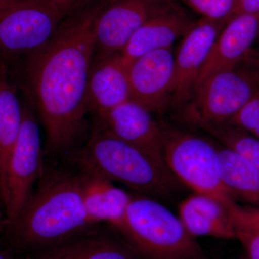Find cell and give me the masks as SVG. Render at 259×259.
<instances>
[{
	"instance_id": "obj_8",
	"label": "cell",
	"mask_w": 259,
	"mask_h": 259,
	"mask_svg": "<svg viewBox=\"0 0 259 259\" xmlns=\"http://www.w3.org/2000/svg\"><path fill=\"white\" fill-rule=\"evenodd\" d=\"M40 128L31 110L24 107L18 141L10 157L7 175L6 225L20 215L33 194L34 185L45 169Z\"/></svg>"
},
{
	"instance_id": "obj_19",
	"label": "cell",
	"mask_w": 259,
	"mask_h": 259,
	"mask_svg": "<svg viewBox=\"0 0 259 259\" xmlns=\"http://www.w3.org/2000/svg\"><path fill=\"white\" fill-rule=\"evenodd\" d=\"M23 108L14 88L0 76V198L7 200V175L23 122Z\"/></svg>"
},
{
	"instance_id": "obj_22",
	"label": "cell",
	"mask_w": 259,
	"mask_h": 259,
	"mask_svg": "<svg viewBox=\"0 0 259 259\" xmlns=\"http://www.w3.org/2000/svg\"><path fill=\"white\" fill-rule=\"evenodd\" d=\"M201 18L229 20L236 15V0H182Z\"/></svg>"
},
{
	"instance_id": "obj_5",
	"label": "cell",
	"mask_w": 259,
	"mask_h": 259,
	"mask_svg": "<svg viewBox=\"0 0 259 259\" xmlns=\"http://www.w3.org/2000/svg\"><path fill=\"white\" fill-rule=\"evenodd\" d=\"M91 1L17 0L0 12V54L9 58L30 56Z\"/></svg>"
},
{
	"instance_id": "obj_31",
	"label": "cell",
	"mask_w": 259,
	"mask_h": 259,
	"mask_svg": "<svg viewBox=\"0 0 259 259\" xmlns=\"http://www.w3.org/2000/svg\"><path fill=\"white\" fill-rule=\"evenodd\" d=\"M5 225H6V219H4V218H3V213L0 211V231L3 230V227H4Z\"/></svg>"
},
{
	"instance_id": "obj_23",
	"label": "cell",
	"mask_w": 259,
	"mask_h": 259,
	"mask_svg": "<svg viewBox=\"0 0 259 259\" xmlns=\"http://www.w3.org/2000/svg\"><path fill=\"white\" fill-rule=\"evenodd\" d=\"M228 123L259 139V90Z\"/></svg>"
},
{
	"instance_id": "obj_32",
	"label": "cell",
	"mask_w": 259,
	"mask_h": 259,
	"mask_svg": "<svg viewBox=\"0 0 259 259\" xmlns=\"http://www.w3.org/2000/svg\"><path fill=\"white\" fill-rule=\"evenodd\" d=\"M257 41H259V36H258V40H257Z\"/></svg>"
},
{
	"instance_id": "obj_24",
	"label": "cell",
	"mask_w": 259,
	"mask_h": 259,
	"mask_svg": "<svg viewBox=\"0 0 259 259\" xmlns=\"http://www.w3.org/2000/svg\"><path fill=\"white\" fill-rule=\"evenodd\" d=\"M228 210L236 231L238 228L259 231V207L241 205L236 202Z\"/></svg>"
},
{
	"instance_id": "obj_12",
	"label": "cell",
	"mask_w": 259,
	"mask_h": 259,
	"mask_svg": "<svg viewBox=\"0 0 259 259\" xmlns=\"http://www.w3.org/2000/svg\"><path fill=\"white\" fill-rule=\"evenodd\" d=\"M146 107L130 100L97 116L112 134L166 167L163 161L161 125Z\"/></svg>"
},
{
	"instance_id": "obj_1",
	"label": "cell",
	"mask_w": 259,
	"mask_h": 259,
	"mask_svg": "<svg viewBox=\"0 0 259 259\" xmlns=\"http://www.w3.org/2000/svg\"><path fill=\"white\" fill-rule=\"evenodd\" d=\"M110 0L76 11L46 45L25 58V87L47 134L45 153L74 151L89 110L88 86L95 54V25Z\"/></svg>"
},
{
	"instance_id": "obj_3",
	"label": "cell",
	"mask_w": 259,
	"mask_h": 259,
	"mask_svg": "<svg viewBox=\"0 0 259 259\" xmlns=\"http://www.w3.org/2000/svg\"><path fill=\"white\" fill-rule=\"evenodd\" d=\"M71 162L148 197H167L178 183L166 167L119 139L99 119L84 146L71 154Z\"/></svg>"
},
{
	"instance_id": "obj_21",
	"label": "cell",
	"mask_w": 259,
	"mask_h": 259,
	"mask_svg": "<svg viewBox=\"0 0 259 259\" xmlns=\"http://www.w3.org/2000/svg\"><path fill=\"white\" fill-rule=\"evenodd\" d=\"M197 127L208 133L225 147L241 153L259 170V139L228 122L200 124Z\"/></svg>"
},
{
	"instance_id": "obj_14",
	"label": "cell",
	"mask_w": 259,
	"mask_h": 259,
	"mask_svg": "<svg viewBox=\"0 0 259 259\" xmlns=\"http://www.w3.org/2000/svg\"><path fill=\"white\" fill-rule=\"evenodd\" d=\"M196 21L177 2L153 15L135 32L120 52L124 62L128 66L135 59L151 51L173 48Z\"/></svg>"
},
{
	"instance_id": "obj_30",
	"label": "cell",
	"mask_w": 259,
	"mask_h": 259,
	"mask_svg": "<svg viewBox=\"0 0 259 259\" xmlns=\"http://www.w3.org/2000/svg\"><path fill=\"white\" fill-rule=\"evenodd\" d=\"M0 259H12V258L6 250L0 248Z\"/></svg>"
},
{
	"instance_id": "obj_20",
	"label": "cell",
	"mask_w": 259,
	"mask_h": 259,
	"mask_svg": "<svg viewBox=\"0 0 259 259\" xmlns=\"http://www.w3.org/2000/svg\"><path fill=\"white\" fill-rule=\"evenodd\" d=\"M93 231L56 246L63 259H144L125 238Z\"/></svg>"
},
{
	"instance_id": "obj_11",
	"label": "cell",
	"mask_w": 259,
	"mask_h": 259,
	"mask_svg": "<svg viewBox=\"0 0 259 259\" xmlns=\"http://www.w3.org/2000/svg\"><path fill=\"white\" fill-rule=\"evenodd\" d=\"M131 100L151 112H163L170 106L175 76L173 48L151 51L128 65Z\"/></svg>"
},
{
	"instance_id": "obj_29",
	"label": "cell",
	"mask_w": 259,
	"mask_h": 259,
	"mask_svg": "<svg viewBox=\"0 0 259 259\" xmlns=\"http://www.w3.org/2000/svg\"><path fill=\"white\" fill-rule=\"evenodd\" d=\"M15 1H17V0H0V12Z\"/></svg>"
},
{
	"instance_id": "obj_15",
	"label": "cell",
	"mask_w": 259,
	"mask_h": 259,
	"mask_svg": "<svg viewBox=\"0 0 259 259\" xmlns=\"http://www.w3.org/2000/svg\"><path fill=\"white\" fill-rule=\"evenodd\" d=\"M131 100L128 66L120 53L96 56L89 78V110L97 115Z\"/></svg>"
},
{
	"instance_id": "obj_26",
	"label": "cell",
	"mask_w": 259,
	"mask_h": 259,
	"mask_svg": "<svg viewBox=\"0 0 259 259\" xmlns=\"http://www.w3.org/2000/svg\"><path fill=\"white\" fill-rule=\"evenodd\" d=\"M259 15V0H236V15Z\"/></svg>"
},
{
	"instance_id": "obj_2",
	"label": "cell",
	"mask_w": 259,
	"mask_h": 259,
	"mask_svg": "<svg viewBox=\"0 0 259 259\" xmlns=\"http://www.w3.org/2000/svg\"><path fill=\"white\" fill-rule=\"evenodd\" d=\"M19 248L51 249L93 231L76 171L45 166L37 189L14 223L8 226Z\"/></svg>"
},
{
	"instance_id": "obj_16",
	"label": "cell",
	"mask_w": 259,
	"mask_h": 259,
	"mask_svg": "<svg viewBox=\"0 0 259 259\" xmlns=\"http://www.w3.org/2000/svg\"><path fill=\"white\" fill-rule=\"evenodd\" d=\"M76 167L83 204L90 221L107 223L120 233L131 195L113 182L90 170Z\"/></svg>"
},
{
	"instance_id": "obj_4",
	"label": "cell",
	"mask_w": 259,
	"mask_h": 259,
	"mask_svg": "<svg viewBox=\"0 0 259 259\" xmlns=\"http://www.w3.org/2000/svg\"><path fill=\"white\" fill-rule=\"evenodd\" d=\"M120 233L144 259H204L178 215L148 196L131 195Z\"/></svg>"
},
{
	"instance_id": "obj_28",
	"label": "cell",
	"mask_w": 259,
	"mask_h": 259,
	"mask_svg": "<svg viewBox=\"0 0 259 259\" xmlns=\"http://www.w3.org/2000/svg\"><path fill=\"white\" fill-rule=\"evenodd\" d=\"M25 259H63L59 253L58 248H51V249L44 250L38 252V255L33 258H28Z\"/></svg>"
},
{
	"instance_id": "obj_6",
	"label": "cell",
	"mask_w": 259,
	"mask_h": 259,
	"mask_svg": "<svg viewBox=\"0 0 259 259\" xmlns=\"http://www.w3.org/2000/svg\"><path fill=\"white\" fill-rule=\"evenodd\" d=\"M160 125L163 161L177 182L194 193L212 197L229 209L236 201L221 181L218 146L190 131Z\"/></svg>"
},
{
	"instance_id": "obj_9",
	"label": "cell",
	"mask_w": 259,
	"mask_h": 259,
	"mask_svg": "<svg viewBox=\"0 0 259 259\" xmlns=\"http://www.w3.org/2000/svg\"><path fill=\"white\" fill-rule=\"evenodd\" d=\"M175 3L177 0H110L95 23V54L120 53L148 20Z\"/></svg>"
},
{
	"instance_id": "obj_27",
	"label": "cell",
	"mask_w": 259,
	"mask_h": 259,
	"mask_svg": "<svg viewBox=\"0 0 259 259\" xmlns=\"http://www.w3.org/2000/svg\"><path fill=\"white\" fill-rule=\"evenodd\" d=\"M242 63L249 65L259 71V47H253Z\"/></svg>"
},
{
	"instance_id": "obj_13",
	"label": "cell",
	"mask_w": 259,
	"mask_h": 259,
	"mask_svg": "<svg viewBox=\"0 0 259 259\" xmlns=\"http://www.w3.org/2000/svg\"><path fill=\"white\" fill-rule=\"evenodd\" d=\"M258 36L259 15L240 14L233 16L213 44L199 75L196 88L212 74L241 64L253 49Z\"/></svg>"
},
{
	"instance_id": "obj_18",
	"label": "cell",
	"mask_w": 259,
	"mask_h": 259,
	"mask_svg": "<svg viewBox=\"0 0 259 259\" xmlns=\"http://www.w3.org/2000/svg\"><path fill=\"white\" fill-rule=\"evenodd\" d=\"M218 166L223 185L233 198L259 207V170L241 153L218 146Z\"/></svg>"
},
{
	"instance_id": "obj_25",
	"label": "cell",
	"mask_w": 259,
	"mask_h": 259,
	"mask_svg": "<svg viewBox=\"0 0 259 259\" xmlns=\"http://www.w3.org/2000/svg\"><path fill=\"white\" fill-rule=\"evenodd\" d=\"M236 239L241 242L248 259H259V231L238 228Z\"/></svg>"
},
{
	"instance_id": "obj_10",
	"label": "cell",
	"mask_w": 259,
	"mask_h": 259,
	"mask_svg": "<svg viewBox=\"0 0 259 259\" xmlns=\"http://www.w3.org/2000/svg\"><path fill=\"white\" fill-rule=\"evenodd\" d=\"M229 20L200 18L182 37L175 54L170 106L182 109L190 102L213 44Z\"/></svg>"
},
{
	"instance_id": "obj_7",
	"label": "cell",
	"mask_w": 259,
	"mask_h": 259,
	"mask_svg": "<svg viewBox=\"0 0 259 259\" xmlns=\"http://www.w3.org/2000/svg\"><path fill=\"white\" fill-rule=\"evenodd\" d=\"M258 90V70L241 63L212 74L199 84L190 102L182 108V116L195 126L226 123Z\"/></svg>"
},
{
	"instance_id": "obj_17",
	"label": "cell",
	"mask_w": 259,
	"mask_h": 259,
	"mask_svg": "<svg viewBox=\"0 0 259 259\" xmlns=\"http://www.w3.org/2000/svg\"><path fill=\"white\" fill-rule=\"evenodd\" d=\"M178 216L191 236L218 239H236V231L229 210L216 199L193 193L179 206Z\"/></svg>"
}]
</instances>
